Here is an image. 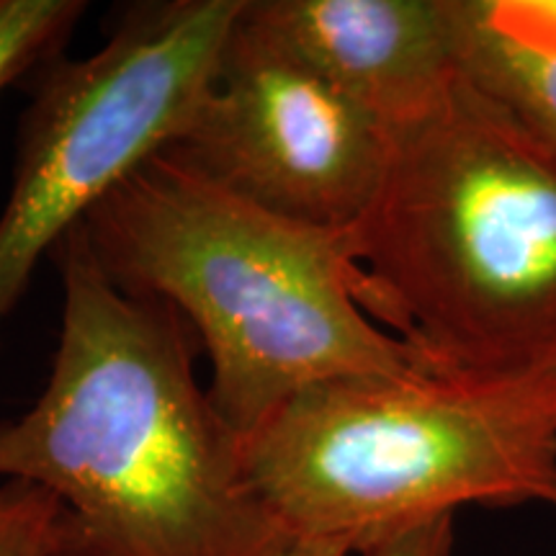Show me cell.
Returning a JSON list of instances; mask_svg holds the SVG:
<instances>
[{"label":"cell","mask_w":556,"mask_h":556,"mask_svg":"<svg viewBox=\"0 0 556 556\" xmlns=\"http://www.w3.org/2000/svg\"><path fill=\"white\" fill-rule=\"evenodd\" d=\"M62 328L45 392L0 420V479L65 507L60 556H281L245 438L193 374L189 323L96 261L83 225L54 250Z\"/></svg>","instance_id":"cell-1"},{"label":"cell","mask_w":556,"mask_h":556,"mask_svg":"<svg viewBox=\"0 0 556 556\" xmlns=\"http://www.w3.org/2000/svg\"><path fill=\"white\" fill-rule=\"evenodd\" d=\"M348 250L361 307L435 377L556 371V148L458 78L389 160Z\"/></svg>","instance_id":"cell-2"},{"label":"cell","mask_w":556,"mask_h":556,"mask_svg":"<svg viewBox=\"0 0 556 556\" xmlns=\"http://www.w3.org/2000/svg\"><path fill=\"white\" fill-rule=\"evenodd\" d=\"M83 229L116 287L168 304L199 332L208 400L245 441L309 387L428 371L361 307L345 235L263 212L163 152Z\"/></svg>","instance_id":"cell-3"},{"label":"cell","mask_w":556,"mask_h":556,"mask_svg":"<svg viewBox=\"0 0 556 556\" xmlns=\"http://www.w3.org/2000/svg\"><path fill=\"white\" fill-rule=\"evenodd\" d=\"M245 471L291 544L351 554L467 505L556 507V371L325 381L248 438Z\"/></svg>","instance_id":"cell-4"},{"label":"cell","mask_w":556,"mask_h":556,"mask_svg":"<svg viewBox=\"0 0 556 556\" xmlns=\"http://www.w3.org/2000/svg\"><path fill=\"white\" fill-rule=\"evenodd\" d=\"M245 0L139 3L99 52L29 75L0 214V332L45 255L137 165L168 148L212 80Z\"/></svg>","instance_id":"cell-5"},{"label":"cell","mask_w":556,"mask_h":556,"mask_svg":"<svg viewBox=\"0 0 556 556\" xmlns=\"http://www.w3.org/2000/svg\"><path fill=\"white\" fill-rule=\"evenodd\" d=\"M160 152L263 212L345 235L377 197L389 131L242 9L204 96Z\"/></svg>","instance_id":"cell-6"},{"label":"cell","mask_w":556,"mask_h":556,"mask_svg":"<svg viewBox=\"0 0 556 556\" xmlns=\"http://www.w3.org/2000/svg\"><path fill=\"white\" fill-rule=\"evenodd\" d=\"M245 16L387 131L462 78L446 0H248Z\"/></svg>","instance_id":"cell-7"},{"label":"cell","mask_w":556,"mask_h":556,"mask_svg":"<svg viewBox=\"0 0 556 556\" xmlns=\"http://www.w3.org/2000/svg\"><path fill=\"white\" fill-rule=\"evenodd\" d=\"M458 75L556 148V0H446Z\"/></svg>","instance_id":"cell-8"},{"label":"cell","mask_w":556,"mask_h":556,"mask_svg":"<svg viewBox=\"0 0 556 556\" xmlns=\"http://www.w3.org/2000/svg\"><path fill=\"white\" fill-rule=\"evenodd\" d=\"M86 9L80 0H0V90L58 58Z\"/></svg>","instance_id":"cell-9"},{"label":"cell","mask_w":556,"mask_h":556,"mask_svg":"<svg viewBox=\"0 0 556 556\" xmlns=\"http://www.w3.org/2000/svg\"><path fill=\"white\" fill-rule=\"evenodd\" d=\"M65 507L45 486L0 482V556H60Z\"/></svg>","instance_id":"cell-10"},{"label":"cell","mask_w":556,"mask_h":556,"mask_svg":"<svg viewBox=\"0 0 556 556\" xmlns=\"http://www.w3.org/2000/svg\"><path fill=\"white\" fill-rule=\"evenodd\" d=\"M361 556H454V516L420 523L366 548Z\"/></svg>","instance_id":"cell-11"},{"label":"cell","mask_w":556,"mask_h":556,"mask_svg":"<svg viewBox=\"0 0 556 556\" xmlns=\"http://www.w3.org/2000/svg\"><path fill=\"white\" fill-rule=\"evenodd\" d=\"M351 552L338 544H294L281 556H348Z\"/></svg>","instance_id":"cell-12"}]
</instances>
